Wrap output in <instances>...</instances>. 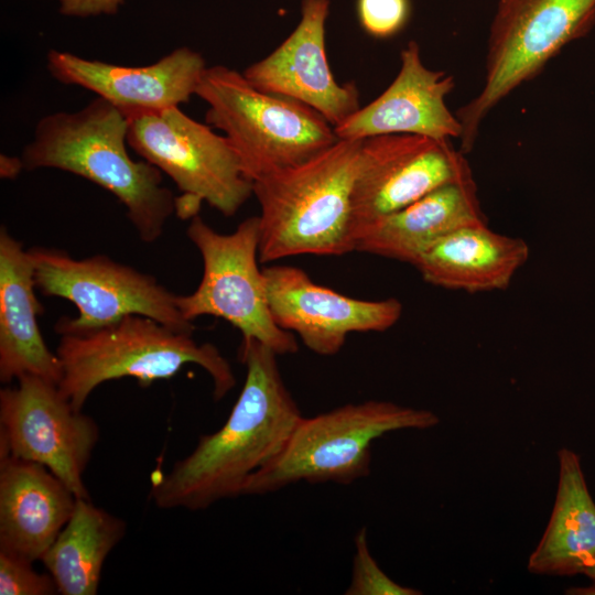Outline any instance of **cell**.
<instances>
[{"mask_svg":"<svg viewBox=\"0 0 595 595\" xmlns=\"http://www.w3.org/2000/svg\"><path fill=\"white\" fill-rule=\"evenodd\" d=\"M257 339L241 340L246 379L226 422L203 434L172 469L152 477L159 508L204 510L242 496L249 478L274 459L303 416L286 388L277 357Z\"/></svg>","mask_w":595,"mask_h":595,"instance_id":"cell-1","label":"cell"},{"mask_svg":"<svg viewBox=\"0 0 595 595\" xmlns=\"http://www.w3.org/2000/svg\"><path fill=\"white\" fill-rule=\"evenodd\" d=\"M128 119L96 97L84 108L41 118L33 140L22 151L26 171L56 169L84 177L117 197L139 238L156 241L175 212L162 172L128 153Z\"/></svg>","mask_w":595,"mask_h":595,"instance_id":"cell-2","label":"cell"},{"mask_svg":"<svg viewBox=\"0 0 595 595\" xmlns=\"http://www.w3.org/2000/svg\"><path fill=\"white\" fill-rule=\"evenodd\" d=\"M56 354L63 376L61 392L77 410L101 383L134 378L142 387L174 377L185 365L202 367L212 378L213 396L223 399L236 385L228 360L210 344H198L153 318L127 315L106 325L76 328L56 322Z\"/></svg>","mask_w":595,"mask_h":595,"instance_id":"cell-3","label":"cell"},{"mask_svg":"<svg viewBox=\"0 0 595 595\" xmlns=\"http://www.w3.org/2000/svg\"><path fill=\"white\" fill-rule=\"evenodd\" d=\"M363 140L339 139L307 161L252 183L259 260L354 251L351 192Z\"/></svg>","mask_w":595,"mask_h":595,"instance_id":"cell-4","label":"cell"},{"mask_svg":"<svg viewBox=\"0 0 595 595\" xmlns=\"http://www.w3.org/2000/svg\"><path fill=\"white\" fill-rule=\"evenodd\" d=\"M195 95L207 104L206 123L225 133L251 183L301 164L339 140L313 108L261 91L224 65L205 68Z\"/></svg>","mask_w":595,"mask_h":595,"instance_id":"cell-5","label":"cell"},{"mask_svg":"<svg viewBox=\"0 0 595 595\" xmlns=\"http://www.w3.org/2000/svg\"><path fill=\"white\" fill-rule=\"evenodd\" d=\"M439 421L430 410L378 400L302 416L280 454L249 478L242 496L272 494L300 482L350 485L369 475L378 437L430 429Z\"/></svg>","mask_w":595,"mask_h":595,"instance_id":"cell-6","label":"cell"},{"mask_svg":"<svg viewBox=\"0 0 595 595\" xmlns=\"http://www.w3.org/2000/svg\"><path fill=\"white\" fill-rule=\"evenodd\" d=\"M595 26V0H499L487 39L483 85L456 112L468 154L488 113L539 76L567 44Z\"/></svg>","mask_w":595,"mask_h":595,"instance_id":"cell-7","label":"cell"},{"mask_svg":"<svg viewBox=\"0 0 595 595\" xmlns=\"http://www.w3.org/2000/svg\"><path fill=\"white\" fill-rule=\"evenodd\" d=\"M128 144L166 174L182 193L175 213L198 215L203 202L226 217L234 216L252 194L228 139L215 133L180 107L128 117Z\"/></svg>","mask_w":595,"mask_h":595,"instance_id":"cell-8","label":"cell"},{"mask_svg":"<svg viewBox=\"0 0 595 595\" xmlns=\"http://www.w3.org/2000/svg\"><path fill=\"white\" fill-rule=\"evenodd\" d=\"M186 235L202 256L203 277L195 291L177 295L182 315L190 322L204 315L220 317L241 333L242 340L257 339L278 355L296 353L294 334L279 327L270 312L264 272L258 264V216L220 234L196 215Z\"/></svg>","mask_w":595,"mask_h":595,"instance_id":"cell-9","label":"cell"},{"mask_svg":"<svg viewBox=\"0 0 595 595\" xmlns=\"http://www.w3.org/2000/svg\"><path fill=\"white\" fill-rule=\"evenodd\" d=\"M29 253L36 289L45 296L68 300L77 307L76 317L58 320L66 326L97 327L134 314L181 332L195 329L182 315L177 294L149 273L105 255L76 259L63 250L45 247H33Z\"/></svg>","mask_w":595,"mask_h":595,"instance_id":"cell-10","label":"cell"},{"mask_svg":"<svg viewBox=\"0 0 595 595\" xmlns=\"http://www.w3.org/2000/svg\"><path fill=\"white\" fill-rule=\"evenodd\" d=\"M17 381L0 390V455L39 463L76 498H89L84 473L99 439L97 423L58 385L33 375Z\"/></svg>","mask_w":595,"mask_h":595,"instance_id":"cell-11","label":"cell"},{"mask_svg":"<svg viewBox=\"0 0 595 595\" xmlns=\"http://www.w3.org/2000/svg\"><path fill=\"white\" fill-rule=\"evenodd\" d=\"M469 176L468 161L452 140L407 133L364 139L351 192L354 242L369 224Z\"/></svg>","mask_w":595,"mask_h":595,"instance_id":"cell-12","label":"cell"},{"mask_svg":"<svg viewBox=\"0 0 595 595\" xmlns=\"http://www.w3.org/2000/svg\"><path fill=\"white\" fill-rule=\"evenodd\" d=\"M263 272L275 324L322 356L337 354L350 333L385 332L402 315V303L396 298L347 296L315 283L296 267L274 264Z\"/></svg>","mask_w":595,"mask_h":595,"instance_id":"cell-13","label":"cell"},{"mask_svg":"<svg viewBox=\"0 0 595 595\" xmlns=\"http://www.w3.org/2000/svg\"><path fill=\"white\" fill-rule=\"evenodd\" d=\"M329 8L331 0H302L301 19L291 34L242 74L257 89L305 104L336 127L360 108V96L354 82L339 84L329 67Z\"/></svg>","mask_w":595,"mask_h":595,"instance_id":"cell-14","label":"cell"},{"mask_svg":"<svg viewBox=\"0 0 595 595\" xmlns=\"http://www.w3.org/2000/svg\"><path fill=\"white\" fill-rule=\"evenodd\" d=\"M46 67L61 84L95 93L128 118L188 102L207 66L198 52L183 46L153 64L136 67L51 50Z\"/></svg>","mask_w":595,"mask_h":595,"instance_id":"cell-15","label":"cell"},{"mask_svg":"<svg viewBox=\"0 0 595 595\" xmlns=\"http://www.w3.org/2000/svg\"><path fill=\"white\" fill-rule=\"evenodd\" d=\"M454 87V77L426 67L420 45L410 41L400 52L399 72L387 89L334 127V131L344 140L392 133L459 139L462 123L446 106V97Z\"/></svg>","mask_w":595,"mask_h":595,"instance_id":"cell-16","label":"cell"},{"mask_svg":"<svg viewBox=\"0 0 595 595\" xmlns=\"http://www.w3.org/2000/svg\"><path fill=\"white\" fill-rule=\"evenodd\" d=\"M75 504L73 491L45 466L0 455V550L41 561Z\"/></svg>","mask_w":595,"mask_h":595,"instance_id":"cell-17","label":"cell"},{"mask_svg":"<svg viewBox=\"0 0 595 595\" xmlns=\"http://www.w3.org/2000/svg\"><path fill=\"white\" fill-rule=\"evenodd\" d=\"M34 266L20 241L0 228V381L33 375L60 383L63 369L47 347L37 316L43 305L35 294Z\"/></svg>","mask_w":595,"mask_h":595,"instance_id":"cell-18","label":"cell"},{"mask_svg":"<svg viewBox=\"0 0 595 595\" xmlns=\"http://www.w3.org/2000/svg\"><path fill=\"white\" fill-rule=\"evenodd\" d=\"M487 223L473 176L444 184L408 206L363 228L354 251L414 264L422 252L445 235Z\"/></svg>","mask_w":595,"mask_h":595,"instance_id":"cell-19","label":"cell"},{"mask_svg":"<svg viewBox=\"0 0 595 595\" xmlns=\"http://www.w3.org/2000/svg\"><path fill=\"white\" fill-rule=\"evenodd\" d=\"M529 256L523 239L496 232L482 223L440 238L413 266L432 285L478 293L507 289Z\"/></svg>","mask_w":595,"mask_h":595,"instance_id":"cell-20","label":"cell"},{"mask_svg":"<svg viewBox=\"0 0 595 595\" xmlns=\"http://www.w3.org/2000/svg\"><path fill=\"white\" fill-rule=\"evenodd\" d=\"M559 480L554 506L541 540L528 560L534 574H583L595 562V502L576 453L558 452Z\"/></svg>","mask_w":595,"mask_h":595,"instance_id":"cell-21","label":"cell"},{"mask_svg":"<svg viewBox=\"0 0 595 595\" xmlns=\"http://www.w3.org/2000/svg\"><path fill=\"white\" fill-rule=\"evenodd\" d=\"M126 528L122 519L95 506L90 498H76L69 520L41 559L58 594H97L105 560Z\"/></svg>","mask_w":595,"mask_h":595,"instance_id":"cell-22","label":"cell"},{"mask_svg":"<svg viewBox=\"0 0 595 595\" xmlns=\"http://www.w3.org/2000/svg\"><path fill=\"white\" fill-rule=\"evenodd\" d=\"M353 574L347 595H420L421 592L398 584L378 565L370 553L367 530L361 528L355 537Z\"/></svg>","mask_w":595,"mask_h":595,"instance_id":"cell-23","label":"cell"},{"mask_svg":"<svg viewBox=\"0 0 595 595\" xmlns=\"http://www.w3.org/2000/svg\"><path fill=\"white\" fill-rule=\"evenodd\" d=\"M360 28L371 37L388 40L398 35L409 23L411 0H356Z\"/></svg>","mask_w":595,"mask_h":595,"instance_id":"cell-24","label":"cell"},{"mask_svg":"<svg viewBox=\"0 0 595 595\" xmlns=\"http://www.w3.org/2000/svg\"><path fill=\"white\" fill-rule=\"evenodd\" d=\"M32 561L0 550L1 595H54L58 594L52 575L39 573Z\"/></svg>","mask_w":595,"mask_h":595,"instance_id":"cell-25","label":"cell"},{"mask_svg":"<svg viewBox=\"0 0 595 595\" xmlns=\"http://www.w3.org/2000/svg\"><path fill=\"white\" fill-rule=\"evenodd\" d=\"M60 12L67 17L116 14L125 0H58Z\"/></svg>","mask_w":595,"mask_h":595,"instance_id":"cell-26","label":"cell"},{"mask_svg":"<svg viewBox=\"0 0 595 595\" xmlns=\"http://www.w3.org/2000/svg\"><path fill=\"white\" fill-rule=\"evenodd\" d=\"M25 170L24 162L20 156L4 153L0 155V176L6 180H15Z\"/></svg>","mask_w":595,"mask_h":595,"instance_id":"cell-27","label":"cell"},{"mask_svg":"<svg viewBox=\"0 0 595 595\" xmlns=\"http://www.w3.org/2000/svg\"><path fill=\"white\" fill-rule=\"evenodd\" d=\"M584 575H586L587 577H589L591 580H593L595 582V562L589 566L587 567L584 572H583Z\"/></svg>","mask_w":595,"mask_h":595,"instance_id":"cell-28","label":"cell"}]
</instances>
